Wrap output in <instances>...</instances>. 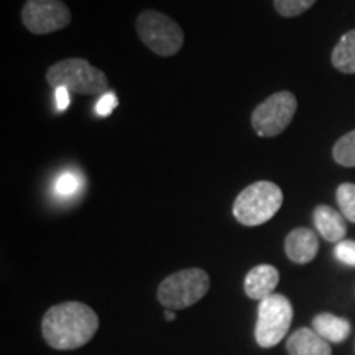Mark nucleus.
<instances>
[{"label":"nucleus","instance_id":"412c9836","mask_svg":"<svg viewBox=\"0 0 355 355\" xmlns=\"http://www.w3.org/2000/svg\"><path fill=\"white\" fill-rule=\"evenodd\" d=\"M56 107L60 110H66L69 107V102H71V97H69V91L66 87H58L56 92Z\"/></svg>","mask_w":355,"mask_h":355},{"label":"nucleus","instance_id":"0eeeda50","mask_svg":"<svg viewBox=\"0 0 355 355\" xmlns=\"http://www.w3.org/2000/svg\"><path fill=\"white\" fill-rule=\"evenodd\" d=\"M298 109V101L293 92H275L257 105L252 112V127L260 137H277L286 130Z\"/></svg>","mask_w":355,"mask_h":355},{"label":"nucleus","instance_id":"4be33fe9","mask_svg":"<svg viewBox=\"0 0 355 355\" xmlns=\"http://www.w3.org/2000/svg\"><path fill=\"white\" fill-rule=\"evenodd\" d=\"M165 319H166V321H175V319H176V314L173 313L171 309H168L166 313H165Z\"/></svg>","mask_w":355,"mask_h":355},{"label":"nucleus","instance_id":"f8f14e48","mask_svg":"<svg viewBox=\"0 0 355 355\" xmlns=\"http://www.w3.org/2000/svg\"><path fill=\"white\" fill-rule=\"evenodd\" d=\"M286 350L290 355H332L329 343L309 327L293 332L286 343Z\"/></svg>","mask_w":355,"mask_h":355},{"label":"nucleus","instance_id":"dca6fc26","mask_svg":"<svg viewBox=\"0 0 355 355\" xmlns=\"http://www.w3.org/2000/svg\"><path fill=\"white\" fill-rule=\"evenodd\" d=\"M337 204L343 214L349 222H355V184L343 183L336 191Z\"/></svg>","mask_w":355,"mask_h":355},{"label":"nucleus","instance_id":"1a4fd4ad","mask_svg":"<svg viewBox=\"0 0 355 355\" xmlns=\"http://www.w3.org/2000/svg\"><path fill=\"white\" fill-rule=\"evenodd\" d=\"M319 250V241L318 235L311 229L298 227L291 230L286 235L285 241V252L288 259L295 263L304 265L314 260V257L318 255Z\"/></svg>","mask_w":355,"mask_h":355},{"label":"nucleus","instance_id":"f257e3e1","mask_svg":"<svg viewBox=\"0 0 355 355\" xmlns=\"http://www.w3.org/2000/svg\"><path fill=\"white\" fill-rule=\"evenodd\" d=\"M99 329L96 311L79 301L53 306L43 316L42 332L48 345L58 350H73L86 345Z\"/></svg>","mask_w":355,"mask_h":355},{"label":"nucleus","instance_id":"ddd939ff","mask_svg":"<svg viewBox=\"0 0 355 355\" xmlns=\"http://www.w3.org/2000/svg\"><path fill=\"white\" fill-rule=\"evenodd\" d=\"M313 329L327 343L340 344L350 334V322L336 314L322 313L313 319Z\"/></svg>","mask_w":355,"mask_h":355},{"label":"nucleus","instance_id":"39448f33","mask_svg":"<svg viewBox=\"0 0 355 355\" xmlns=\"http://www.w3.org/2000/svg\"><path fill=\"white\" fill-rule=\"evenodd\" d=\"M139 38L158 56H175L184 43V33L171 17L158 10H145L135 21Z\"/></svg>","mask_w":355,"mask_h":355},{"label":"nucleus","instance_id":"20e7f679","mask_svg":"<svg viewBox=\"0 0 355 355\" xmlns=\"http://www.w3.org/2000/svg\"><path fill=\"white\" fill-rule=\"evenodd\" d=\"M211 286L209 275L201 268H186L163 279L158 286L159 304L171 311H180L196 304L207 295Z\"/></svg>","mask_w":355,"mask_h":355},{"label":"nucleus","instance_id":"9b49d317","mask_svg":"<svg viewBox=\"0 0 355 355\" xmlns=\"http://www.w3.org/2000/svg\"><path fill=\"white\" fill-rule=\"evenodd\" d=\"M313 219L318 232L322 235L324 241L332 243H339L344 241L345 234H347V224H345V217L340 212L321 204V206L314 209Z\"/></svg>","mask_w":355,"mask_h":355},{"label":"nucleus","instance_id":"423d86ee","mask_svg":"<svg viewBox=\"0 0 355 355\" xmlns=\"http://www.w3.org/2000/svg\"><path fill=\"white\" fill-rule=\"evenodd\" d=\"M293 321L291 301L283 295H270L259 304L255 324L257 344L263 349L275 347L288 334Z\"/></svg>","mask_w":355,"mask_h":355},{"label":"nucleus","instance_id":"4468645a","mask_svg":"<svg viewBox=\"0 0 355 355\" xmlns=\"http://www.w3.org/2000/svg\"><path fill=\"white\" fill-rule=\"evenodd\" d=\"M331 63L340 73L355 74V30L343 35L332 50Z\"/></svg>","mask_w":355,"mask_h":355},{"label":"nucleus","instance_id":"2eb2a0df","mask_svg":"<svg viewBox=\"0 0 355 355\" xmlns=\"http://www.w3.org/2000/svg\"><path fill=\"white\" fill-rule=\"evenodd\" d=\"M332 158L345 168H355V130L345 133L336 141L332 148Z\"/></svg>","mask_w":355,"mask_h":355},{"label":"nucleus","instance_id":"aec40b11","mask_svg":"<svg viewBox=\"0 0 355 355\" xmlns=\"http://www.w3.org/2000/svg\"><path fill=\"white\" fill-rule=\"evenodd\" d=\"M119 101H117V96L114 94V92H105V94H102L101 101L97 102V114L102 115V117H105V115H109L112 110L117 107Z\"/></svg>","mask_w":355,"mask_h":355},{"label":"nucleus","instance_id":"f3484780","mask_svg":"<svg viewBox=\"0 0 355 355\" xmlns=\"http://www.w3.org/2000/svg\"><path fill=\"white\" fill-rule=\"evenodd\" d=\"M316 0H273V7L282 17L293 19L314 6Z\"/></svg>","mask_w":355,"mask_h":355},{"label":"nucleus","instance_id":"a211bd4d","mask_svg":"<svg viewBox=\"0 0 355 355\" xmlns=\"http://www.w3.org/2000/svg\"><path fill=\"white\" fill-rule=\"evenodd\" d=\"M81 188V178H79L74 171H64L58 176L55 191L58 196L61 198H71L78 193Z\"/></svg>","mask_w":355,"mask_h":355},{"label":"nucleus","instance_id":"6e6552de","mask_svg":"<svg viewBox=\"0 0 355 355\" xmlns=\"http://www.w3.org/2000/svg\"><path fill=\"white\" fill-rule=\"evenodd\" d=\"M21 21L33 35H50L71 24V10L63 0H26Z\"/></svg>","mask_w":355,"mask_h":355},{"label":"nucleus","instance_id":"f03ea898","mask_svg":"<svg viewBox=\"0 0 355 355\" xmlns=\"http://www.w3.org/2000/svg\"><path fill=\"white\" fill-rule=\"evenodd\" d=\"M46 81L55 89L66 87L69 92L83 96L105 94L109 79L104 71L97 69L84 58H68L50 66Z\"/></svg>","mask_w":355,"mask_h":355},{"label":"nucleus","instance_id":"7ed1b4c3","mask_svg":"<svg viewBox=\"0 0 355 355\" xmlns=\"http://www.w3.org/2000/svg\"><path fill=\"white\" fill-rule=\"evenodd\" d=\"M283 206V193L272 181H257L247 186L234 201V217L247 227L268 222Z\"/></svg>","mask_w":355,"mask_h":355},{"label":"nucleus","instance_id":"6ab92c4d","mask_svg":"<svg viewBox=\"0 0 355 355\" xmlns=\"http://www.w3.org/2000/svg\"><path fill=\"white\" fill-rule=\"evenodd\" d=\"M334 255L344 265L355 266V242L354 241H343L339 242L334 248Z\"/></svg>","mask_w":355,"mask_h":355},{"label":"nucleus","instance_id":"9d476101","mask_svg":"<svg viewBox=\"0 0 355 355\" xmlns=\"http://www.w3.org/2000/svg\"><path fill=\"white\" fill-rule=\"evenodd\" d=\"M279 272L273 265H257L247 273L243 282V290L250 300L261 301L273 295L278 286Z\"/></svg>","mask_w":355,"mask_h":355}]
</instances>
